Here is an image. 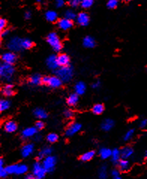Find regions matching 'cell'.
<instances>
[{"label": "cell", "instance_id": "obj_45", "mask_svg": "<svg viewBox=\"0 0 147 179\" xmlns=\"http://www.w3.org/2000/svg\"><path fill=\"white\" fill-rule=\"evenodd\" d=\"M8 172L6 171V168L0 169V177H1L2 178H6V177L8 176Z\"/></svg>", "mask_w": 147, "mask_h": 179}, {"label": "cell", "instance_id": "obj_2", "mask_svg": "<svg viewBox=\"0 0 147 179\" xmlns=\"http://www.w3.org/2000/svg\"><path fill=\"white\" fill-rule=\"evenodd\" d=\"M15 69L13 65L2 63L0 66V76L2 80L4 82H9L12 80Z\"/></svg>", "mask_w": 147, "mask_h": 179}, {"label": "cell", "instance_id": "obj_17", "mask_svg": "<svg viewBox=\"0 0 147 179\" xmlns=\"http://www.w3.org/2000/svg\"><path fill=\"white\" fill-rule=\"evenodd\" d=\"M58 64L59 67H65L70 64V58L66 54H60L57 56Z\"/></svg>", "mask_w": 147, "mask_h": 179}, {"label": "cell", "instance_id": "obj_36", "mask_svg": "<svg viewBox=\"0 0 147 179\" xmlns=\"http://www.w3.org/2000/svg\"><path fill=\"white\" fill-rule=\"evenodd\" d=\"M18 164H11V165H8L6 167V171L8 172V175H11V174H16L17 170Z\"/></svg>", "mask_w": 147, "mask_h": 179}, {"label": "cell", "instance_id": "obj_52", "mask_svg": "<svg viewBox=\"0 0 147 179\" xmlns=\"http://www.w3.org/2000/svg\"><path fill=\"white\" fill-rule=\"evenodd\" d=\"M24 179H36L35 177L32 175V174H28L25 176Z\"/></svg>", "mask_w": 147, "mask_h": 179}, {"label": "cell", "instance_id": "obj_58", "mask_svg": "<svg viewBox=\"0 0 147 179\" xmlns=\"http://www.w3.org/2000/svg\"><path fill=\"white\" fill-rule=\"evenodd\" d=\"M146 157H147V152H146Z\"/></svg>", "mask_w": 147, "mask_h": 179}, {"label": "cell", "instance_id": "obj_48", "mask_svg": "<svg viewBox=\"0 0 147 179\" xmlns=\"http://www.w3.org/2000/svg\"><path fill=\"white\" fill-rule=\"evenodd\" d=\"M100 86H101L100 81H96V82H95L93 84H92V87L93 89H98L100 87Z\"/></svg>", "mask_w": 147, "mask_h": 179}, {"label": "cell", "instance_id": "obj_57", "mask_svg": "<svg viewBox=\"0 0 147 179\" xmlns=\"http://www.w3.org/2000/svg\"><path fill=\"white\" fill-rule=\"evenodd\" d=\"M124 1H125V2H130V1H131V0H124Z\"/></svg>", "mask_w": 147, "mask_h": 179}, {"label": "cell", "instance_id": "obj_55", "mask_svg": "<svg viewBox=\"0 0 147 179\" xmlns=\"http://www.w3.org/2000/svg\"><path fill=\"white\" fill-rule=\"evenodd\" d=\"M113 179H123L122 178V177H120V175H119V176H116V177H114V178H113Z\"/></svg>", "mask_w": 147, "mask_h": 179}, {"label": "cell", "instance_id": "obj_4", "mask_svg": "<svg viewBox=\"0 0 147 179\" xmlns=\"http://www.w3.org/2000/svg\"><path fill=\"white\" fill-rule=\"evenodd\" d=\"M47 41L55 52H59L62 49V42L56 32L50 33L47 37Z\"/></svg>", "mask_w": 147, "mask_h": 179}, {"label": "cell", "instance_id": "obj_54", "mask_svg": "<svg viewBox=\"0 0 147 179\" xmlns=\"http://www.w3.org/2000/svg\"><path fill=\"white\" fill-rule=\"evenodd\" d=\"M3 168H6L5 167V161L2 158H1V160H0V169Z\"/></svg>", "mask_w": 147, "mask_h": 179}, {"label": "cell", "instance_id": "obj_21", "mask_svg": "<svg viewBox=\"0 0 147 179\" xmlns=\"http://www.w3.org/2000/svg\"><path fill=\"white\" fill-rule=\"evenodd\" d=\"M121 152V157L123 159H128L134 154V150L131 147L125 146L120 150Z\"/></svg>", "mask_w": 147, "mask_h": 179}, {"label": "cell", "instance_id": "obj_46", "mask_svg": "<svg viewBox=\"0 0 147 179\" xmlns=\"http://www.w3.org/2000/svg\"><path fill=\"white\" fill-rule=\"evenodd\" d=\"M55 5L56 7L58 8H62L64 6V5H65V1L64 0H57L55 2Z\"/></svg>", "mask_w": 147, "mask_h": 179}, {"label": "cell", "instance_id": "obj_8", "mask_svg": "<svg viewBox=\"0 0 147 179\" xmlns=\"http://www.w3.org/2000/svg\"><path fill=\"white\" fill-rule=\"evenodd\" d=\"M82 128V125L78 122H73L70 124L65 131V135L67 137H72L74 134L78 133Z\"/></svg>", "mask_w": 147, "mask_h": 179}, {"label": "cell", "instance_id": "obj_15", "mask_svg": "<svg viewBox=\"0 0 147 179\" xmlns=\"http://www.w3.org/2000/svg\"><path fill=\"white\" fill-rule=\"evenodd\" d=\"M53 149L50 146H44V148H42L39 151V152L38 153L37 158L39 160H44L45 157L50 156V155H52Z\"/></svg>", "mask_w": 147, "mask_h": 179}, {"label": "cell", "instance_id": "obj_12", "mask_svg": "<svg viewBox=\"0 0 147 179\" xmlns=\"http://www.w3.org/2000/svg\"><path fill=\"white\" fill-rule=\"evenodd\" d=\"M38 129L35 127H29L24 129L21 132V136L24 139H29L31 137H34L36 134H38Z\"/></svg>", "mask_w": 147, "mask_h": 179}, {"label": "cell", "instance_id": "obj_14", "mask_svg": "<svg viewBox=\"0 0 147 179\" xmlns=\"http://www.w3.org/2000/svg\"><path fill=\"white\" fill-rule=\"evenodd\" d=\"M58 26L60 29L63 30V31H67L72 29L73 26V23L70 19H68L66 18H62V19H59L58 21Z\"/></svg>", "mask_w": 147, "mask_h": 179}, {"label": "cell", "instance_id": "obj_20", "mask_svg": "<svg viewBox=\"0 0 147 179\" xmlns=\"http://www.w3.org/2000/svg\"><path fill=\"white\" fill-rule=\"evenodd\" d=\"M74 90L77 95L80 96L85 93L86 90V85L84 82H78L76 83L75 86H74Z\"/></svg>", "mask_w": 147, "mask_h": 179}, {"label": "cell", "instance_id": "obj_13", "mask_svg": "<svg viewBox=\"0 0 147 179\" xmlns=\"http://www.w3.org/2000/svg\"><path fill=\"white\" fill-rule=\"evenodd\" d=\"M76 21L79 25L82 26H86L90 23V16L86 12H80L77 14Z\"/></svg>", "mask_w": 147, "mask_h": 179}, {"label": "cell", "instance_id": "obj_34", "mask_svg": "<svg viewBox=\"0 0 147 179\" xmlns=\"http://www.w3.org/2000/svg\"><path fill=\"white\" fill-rule=\"evenodd\" d=\"M29 170V167L26 164L24 163H20L18 164L17 167V170L16 175H23V174L26 173Z\"/></svg>", "mask_w": 147, "mask_h": 179}, {"label": "cell", "instance_id": "obj_44", "mask_svg": "<svg viewBox=\"0 0 147 179\" xmlns=\"http://www.w3.org/2000/svg\"><path fill=\"white\" fill-rule=\"evenodd\" d=\"M35 127L38 130H41V129L44 128V123L42 122V121H38V122H36L35 126Z\"/></svg>", "mask_w": 147, "mask_h": 179}, {"label": "cell", "instance_id": "obj_11", "mask_svg": "<svg viewBox=\"0 0 147 179\" xmlns=\"http://www.w3.org/2000/svg\"><path fill=\"white\" fill-rule=\"evenodd\" d=\"M35 151L34 144L32 143H26L22 146L20 150V154L23 157H28L32 155Z\"/></svg>", "mask_w": 147, "mask_h": 179}, {"label": "cell", "instance_id": "obj_31", "mask_svg": "<svg viewBox=\"0 0 147 179\" xmlns=\"http://www.w3.org/2000/svg\"><path fill=\"white\" fill-rule=\"evenodd\" d=\"M92 111L94 114H95V115H100V114H101L102 113L105 111V106L100 103L95 104V105L92 107Z\"/></svg>", "mask_w": 147, "mask_h": 179}, {"label": "cell", "instance_id": "obj_1", "mask_svg": "<svg viewBox=\"0 0 147 179\" xmlns=\"http://www.w3.org/2000/svg\"><path fill=\"white\" fill-rule=\"evenodd\" d=\"M33 46V42L29 38H20L13 37L10 38L7 43V47L11 52H20L26 49H31Z\"/></svg>", "mask_w": 147, "mask_h": 179}, {"label": "cell", "instance_id": "obj_22", "mask_svg": "<svg viewBox=\"0 0 147 179\" xmlns=\"http://www.w3.org/2000/svg\"><path fill=\"white\" fill-rule=\"evenodd\" d=\"M2 93L5 96V97H10L11 96L14 95V88H13V86L11 84H8L6 85H5L4 87L2 89Z\"/></svg>", "mask_w": 147, "mask_h": 179}, {"label": "cell", "instance_id": "obj_26", "mask_svg": "<svg viewBox=\"0 0 147 179\" xmlns=\"http://www.w3.org/2000/svg\"><path fill=\"white\" fill-rule=\"evenodd\" d=\"M79 100V95H77L76 93H72L68 96L67 99V104H68L69 106H75L76 104H77Z\"/></svg>", "mask_w": 147, "mask_h": 179}, {"label": "cell", "instance_id": "obj_51", "mask_svg": "<svg viewBox=\"0 0 147 179\" xmlns=\"http://www.w3.org/2000/svg\"><path fill=\"white\" fill-rule=\"evenodd\" d=\"M111 175L113 178H114V177H116V176H119V172L117 170H113L111 172Z\"/></svg>", "mask_w": 147, "mask_h": 179}, {"label": "cell", "instance_id": "obj_10", "mask_svg": "<svg viewBox=\"0 0 147 179\" xmlns=\"http://www.w3.org/2000/svg\"><path fill=\"white\" fill-rule=\"evenodd\" d=\"M46 64H47V67L52 70H57L59 68L57 61V56L55 54H50L47 58Z\"/></svg>", "mask_w": 147, "mask_h": 179}, {"label": "cell", "instance_id": "obj_16", "mask_svg": "<svg viewBox=\"0 0 147 179\" xmlns=\"http://www.w3.org/2000/svg\"><path fill=\"white\" fill-rule=\"evenodd\" d=\"M42 78L43 77L40 74L35 73L29 77L28 82H29V84H30L31 86L35 87V86L39 85V84H41V83H42Z\"/></svg>", "mask_w": 147, "mask_h": 179}, {"label": "cell", "instance_id": "obj_41", "mask_svg": "<svg viewBox=\"0 0 147 179\" xmlns=\"http://www.w3.org/2000/svg\"><path fill=\"white\" fill-rule=\"evenodd\" d=\"M81 1L82 0H69V4H70V5L72 6V7L76 8L79 5H80Z\"/></svg>", "mask_w": 147, "mask_h": 179}, {"label": "cell", "instance_id": "obj_35", "mask_svg": "<svg viewBox=\"0 0 147 179\" xmlns=\"http://www.w3.org/2000/svg\"><path fill=\"white\" fill-rule=\"evenodd\" d=\"M77 16L76 13L74 12L73 10L68 9L65 11V18L68 19H70V20L73 21L74 19H77Z\"/></svg>", "mask_w": 147, "mask_h": 179}, {"label": "cell", "instance_id": "obj_6", "mask_svg": "<svg viewBox=\"0 0 147 179\" xmlns=\"http://www.w3.org/2000/svg\"><path fill=\"white\" fill-rule=\"evenodd\" d=\"M32 172V175L36 178H44L46 175V173H47V171L43 167L42 163H40V162H35L33 164Z\"/></svg>", "mask_w": 147, "mask_h": 179}, {"label": "cell", "instance_id": "obj_3", "mask_svg": "<svg viewBox=\"0 0 147 179\" xmlns=\"http://www.w3.org/2000/svg\"><path fill=\"white\" fill-rule=\"evenodd\" d=\"M57 75L62 82H68L72 80L74 75L73 68L70 66H65V67H59L57 69Z\"/></svg>", "mask_w": 147, "mask_h": 179}, {"label": "cell", "instance_id": "obj_59", "mask_svg": "<svg viewBox=\"0 0 147 179\" xmlns=\"http://www.w3.org/2000/svg\"><path fill=\"white\" fill-rule=\"evenodd\" d=\"M36 179H43V178H36Z\"/></svg>", "mask_w": 147, "mask_h": 179}, {"label": "cell", "instance_id": "obj_9", "mask_svg": "<svg viewBox=\"0 0 147 179\" xmlns=\"http://www.w3.org/2000/svg\"><path fill=\"white\" fill-rule=\"evenodd\" d=\"M2 60L3 63L13 65V64H14L17 61V55L14 52L9 51V52H4L2 54Z\"/></svg>", "mask_w": 147, "mask_h": 179}, {"label": "cell", "instance_id": "obj_27", "mask_svg": "<svg viewBox=\"0 0 147 179\" xmlns=\"http://www.w3.org/2000/svg\"><path fill=\"white\" fill-rule=\"evenodd\" d=\"M111 154L112 150L106 148V147H103L99 150V155H100L101 158L103 159V160H106V159H108L109 157H111Z\"/></svg>", "mask_w": 147, "mask_h": 179}, {"label": "cell", "instance_id": "obj_29", "mask_svg": "<svg viewBox=\"0 0 147 179\" xmlns=\"http://www.w3.org/2000/svg\"><path fill=\"white\" fill-rule=\"evenodd\" d=\"M45 18L47 21H49V22H55L58 19V14L55 11L50 10V11H47V12L45 13Z\"/></svg>", "mask_w": 147, "mask_h": 179}, {"label": "cell", "instance_id": "obj_53", "mask_svg": "<svg viewBox=\"0 0 147 179\" xmlns=\"http://www.w3.org/2000/svg\"><path fill=\"white\" fill-rule=\"evenodd\" d=\"M34 137H35L34 140H35V141H37V142H39L41 140V136L39 135V134H36V135Z\"/></svg>", "mask_w": 147, "mask_h": 179}, {"label": "cell", "instance_id": "obj_7", "mask_svg": "<svg viewBox=\"0 0 147 179\" xmlns=\"http://www.w3.org/2000/svg\"><path fill=\"white\" fill-rule=\"evenodd\" d=\"M42 164L47 172H52L55 169L57 164V157L53 155H50L43 160Z\"/></svg>", "mask_w": 147, "mask_h": 179}, {"label": "cell", "instance_id": "obj_24", "mask_svg": "<svg viewBox=\"0 0 147 179\" xmlns=\"http://www.w3.org/2000/svg\"><path fill=\"white\" fill-rule=\"evenodd\" d=\"M83 44L86 48L88 49H92L95 46V40L93 37L91 36H87L85 37V38L83 40Z\"/></svg>", "mask_w": 147, "mask_h": 179}, {"label": "cell", "instance_id": "obj_60", "mask_svg": "<svg viewBox=\"0 0 147 179\" xmlns=\"http://www.w3.org/2000/svg\"><path fill=\"white\" fill-rule=\"evenodd\" d=\"M146 72H147V67H146Z\"/></svg>", "mask_w": 147, "mask_h": 179}, {"label": "cell", "instance_id": "obj_28", "mask_svg": "<svg viewBox=\"0 0 147 179\" xmlns=\"http://www.w3.org/2000/svg\"><path fill=\"white\" fill-rule=\"evenodd\" d=\"M111 158L112 161L114 163H118L119 161L122 159L121 157V152H120L119 149H115L113 150H112V154H111Z\"/></svg>", "mask_w": 147, "mask_h": 179}, {"label": "cell", "instance_id": "obj_23", "mask_svg": "<svg viewBox=\"0 0 147 179\" xmlns=\"http://www.w3.org/2000/svg\"><path fill=\"white\" fill-rule=\"evenodd\" d=\"M33 114L35 115V117L40 119H44L47 117V111L44 109L40 108V107L35 109L34 111H33Z\"/></svg>", "mask_w": 147, "mask_h": 179}, {"label": "cell", "instance_id": "obj_30", "mask_svg": "<svg viewBox=\"0 0 147 179\" xmlns=\"http://www.w3.org/2000/svg\"><path fill=\"white\" fill-rule=\"evenodd\" d=\"M95 155V152L94 151H89V152H85L84 154L80 156V160L83 162H86V161H90V160H92Z\"/></svg>", "mask_w": 147, "mask_h": 179}, {"label": "cell", "instance_id": "obj_32", "mask_svg": "<svg viewBox=\"0 0 147 179\" xmlns=\"http://www.w3.org/2000/svg\"><path fill=\"white\" fill-rule=\"evenodd\" d=\"M108 172H107V167L106 165H102L98 170V178L99 179H107Z\"/></svg>", "mask_w": 147, "mask_h": 179}, {"label": "cell", "instance_id": "obj_37", "mask_svg": "<svg viewBox=\"0 0 147 179\" xmlns=\"http://www.w3.org/2000/svg\"><path fill=\"white\" fill-rule=\"evenodd\" d=\"M59 140V136L55 133H50L47 134V140L50 143H54Z\"/></svg>", "mask_w": 147, "mask_h": 179}, {"label": "cell", "instance_id": "obj_5", "mask_svg": "<svg viewBox=\"0 0 147 179\" xmlns=\"http://www.w3.org/2000/svg\"><path fill=\"white\" fill-rule=\"evenodd\" d=\"M42 83L46 84L51 88H59L62 86V81L58 77L56 76H44L42 78Z\"/></svg>", "mask_w": 147, "mask_h": 179}, {"label": "cell", "instance_id": "obj_40", "mask_svg": "<svg viewBox=\"0 0 147 179\" xmlns=\"http://www.w3.org/2000/svg\"><path fill=\"white\" fill-rule=\"evenodd\" d=\"M119 2L118 0H109L107 3V8L110 9H115L118 6Z\"/></svg>", "mask_w": 147, "mask_h": 179}, {"label": "cell", "instance_id": "obj_18", "mask_svg": "<svg viewBox=\"0 0 147 179\" xmlns=\"http://www.w3.org/2000/svg\"><path fill=\"white\" fill-rule=\"evenodd\" d=\"M4 130L6 131L7 133H13V132H16L17 129V125L14 121L9 120L7 121L6 123L4 124Z\"/></svg>", "mask_w": 147, "mask_h": 179}, {"label": "cell", "instance_id": "obj_25", "mask_svg": "<svg viewBox=\"0 0 147 179\" xmlns=\"http://www.w3.org/2000/svg\"><path fill=\"white\" fill-rule=\"evenodd\" d=\"M117 164H118L119 169V170H121L122 172H126L127 170H129L130 168V163L128 160V159L122 158Z\"/></svg>", "mask_w": 147, "mask_h": 179}, {"label": "cell", "instance_id": "obj_39", "mask_svg": "<svg viewBox=\"0 0 147 179\" xmlns=\"http://www.w3.org/2000/svg\"><path fill=\"white\" fill-rule=\"evenodd\" d=\"M134 134V129H129V130L125 134V135H124V140H125V141H128V140H131L132 137H133Z\"/></svg>", "mask_w": 147, "mask_h": 179}, {"label": "cell", "instance_id": "obj_43", "mask_svg": "<svg viewBox=\"0 0 147 179\" xmlns=\"http://www.w3.org/2000/svg\"><path fill=\"white\" fill-rule=\"evenodd\" d=\"M6 25H7V22H6V19H3V18L0 19V29H1V31L6 29Z\"/></svg>", "mask_w": 147, "mask_h": 179}, {"label": "cell", "instance_id": "obj_38", "mask_svg": "<svg viewBox=\"0 0 147 179\" xmlns=\"http://www.w3.org/2000/svg\"><path fill=\"white\" fill-rule=\"evenodd\" d=\"M94 0H82L81 3H80V6L83 8H90L93 5Z\"/></svg>", "mask_w": 147, "mask_h": 179}, {"label": "cell", "instance_id": "obj_56", "mask_svg": "<svg viewBox=\"0 0 147 179\" xmlns=\"http://www.w3.org/2000/svg\"><path fill=\"white\" fill-rule=\"evenodd\" d=\"M36 2H40L42 1V0H35Z\"/></svg>", "mask_w": 147, "mask_h": 179}, {"label": "cell", "instance_id": "obj_49", "mask_svg": "<svg viewBox=\"0 0 147 179\" xmlns=\"http://www.w3.org/2000/svg\"><path fill=\"white\" fill-rule=\"evenodd\" d=\"M9 33H10L9 30H8V29L3 30V31H2V32H1L2 37H7L8 34H9Z\"/></svg>", "mask_w": 147, "mask_h": 179}, {"label": "cell", "instance_id": "obj_19", "mask_svg": "<svg viewBox=\"0 0 147 179\" xmlns=\"http://www.w3.org/2000/svg\"><path fill=\"white\" fill-rule=\"evenodd\" d=\"M114 121L111 119H106L101 122V129L105 132H109L114 126Z\"/></svg>", "mask_w": 147, "mask_h": 179}, {"label": "cell", "instance_id": "obj_42", "mask_svg": "<svg viewBox=\"0 0 147 179\" xmlns=\"http://www.w3.org/2000/svg\"><path fill=\"white\" fill-rule=\"evenodd\" d=\"M64 116L67 119H72L74 117V112L72 110H65L64 111Z\"/></svg>", "mask_w": 147, "mask_h": 179}, {"label": "cell", "instance_id": "obj_50", "mask_svg": "<svg viewBox=\"0 0 147 179\" xmlns=\"http://www.w3.org/2000/svg\"><path fill=\"white\" fill-rule=\"evenodd\" d=\"M24 17L26 18V19H29L32 17V12L30 11H26V12L24 13Z\"/></svg>", "mask_w": 147, "mask_h": 179}, {"label": "cell", "instance_id": "obj_47", "mask_svg": "<svg viewBox=\"0 0 147 179\" xmlns=\"http://www.w3.org/2000/svg\"><path fill=\"white\" fill-rule=\"evenodd\" d=\"M140 128H145L147 127V119H143L142 120H140Z\"/></svg>", "mask_w": 147, "mask_h": 179}, {"label": "cell", "instance_id": "obj_33", "mask_svg": "<svg viewBox=\"0 0 147 179\" xmlns=\"http://www.w3.org/2000/svg\"><path fill=\"white\" fill-rule=\"evenodd\" d=\"M10 106H11V102H10V101L4 99H1V101H0V111H1V112L7 111L10 107Z\"/></svg>", "mask_w": 147, "mask_h": 179}]
</instances>
